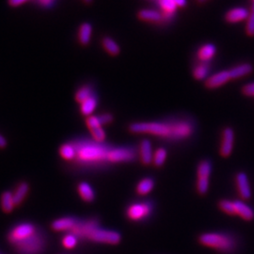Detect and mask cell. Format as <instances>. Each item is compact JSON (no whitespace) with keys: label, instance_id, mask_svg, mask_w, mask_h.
I'll list each match as a JSON object with an SVG mask.
<instances>
[{"label":"cell","instance_id":"1","mask_svg":"<svg viewBox=\"0 0 254 254\" xmlns=\"http://www.w3.org/2000/svg\"><path fill=\"white\" fill-rule=\"evenodd\" d=\"M75 148V158L73 162L85 169L102 168L110 164L109 154L111 146L104 142H92L89 140L72 142Z\"/></svg>","mask_w":254,"mask_h":254},{"label":"cell","instance_id":"2","mask_svg":"<svg viewBox=\"0 0 254 254\" xmlns=\"http://www.w3.org/2000/svg\"><path fill=\"white\" fill-rule=\"evenodd\" d=\"M129 130L135 134H148L172 140L173 121L169 122H148L134 123L130 125Z\"/></svg>","mask_w":254,"mask_h":254},{"label":"cell","instance_id":"3","mask_svg":"<svg viewBox=\"0 0 254 254\" xmlns=\"http://www.w3.org/2000/svg\"><path fill=\"white\" fill-rule=\"evenodd\" d=\"M201 245L215 249L223 254H230L236 250V241L233 236L221 233L203 234L199 237Z\"/></svg>","mask_w":254,"mask_h":254},{"label":"cell","instance_id":"4","mask_svg":"<svg viewBox=\"0 0 254 254\" xmlns=\"http://www.w3.org/2000/svg\"><path fill=\"white\" fill-rule=\"evenodd\" d=\"M46 238L44 235L37 230L36 233L27 240L23 241L18 245L15 246L18 253L21 254H41L46 247Z\"/></svg>","mask_w":254,"mask_h":254},{"label":"cell","instance_id":"5","mask_svg":"<svg viewBox=\"0 0 254 254\" xmlns=\"http://www.w3.org/2000/svg\"><path fill=\"white\" fill-rule=\"evenodd\" d=\"M88 240L94 243L117 245L122 240V236L118 232L98 227L91 233Z\"/></svg>","mask_w":254,"mask_h":254},{"label":"cell","instance_id":"6","mask_svg":"<svg viewBox=\"0 0 254 254\" xmlns=\"http://www.w3.org/2000/svg\"><path fill=\"white\" fill-rule=\"evenodd\" d=\"M154 205L151 201L136 202L128 206L127 210V218L132 221L144 220L152 214Z\"/></svg>","mask_w":254,"mask_h":254},{"label":"cell","instance_id":"7","mask_svg":"<svg viewBox=\"0 0 254 254\" xmlns=\"http://www.w3.org/2000/svg\"><path fill=\"white\" fill-rule=\"evenodd\" d=\"M36 232V227L33 224L21 223L9 232L8 239L9 243H11L12 245H18L23 241L27 240V238H29L30 236H33Z\"/></svg>","mask_w":254,"mask_h":254},{"label":"cell","instance_id":"8","mask_svg":"<svg viewBox=\"0 0 254 254\" xmlns=\"http://www.w3.org/2000/svg\"><path fill=\"white\" fill-rule=\"evenodd\" d=\"M137 152L138 151L133 147H112L109 154V162L114 164L135 161L137 157Z\"/></svg>","mask_w":254,"mask_h":254},{"label":"cell","instance_id":"9","mask_svg":"<svg viewBox=\"0 0 254 254\" xmlns=\"http://www.w3.org/2000/svg\"><path fill=\"white\" fill-rule=\"evenodd\" d=\"M235 144V132L234 129L231 127H226L223 129L222 132V139L219 149V154L223 157L230 156Z\"/></svg>","mask_w":254,"mask_h":254},{"label":"cell","instance_id":"10","mask_svg":"<svg viewBox=\"0 0 254 254\" xmlns=\"http://www.w3.org/2000/svg\"><path fill=\"white\" fill-rule=\"evenodd\" d=\"M230 80H231V76H230L229 70L220 71L218 73L213 74L212 76H210L208 79H206L205 87L210 90L217 89V88L225 85Z\"/></svg>","mask_w":254,"mask_h":254},{"label":"cell","instance_id":"11","mask_svg":"<svg viewBox=\"0 0 254 254\" xmlns=\"http://www.w3.org/2000/svg\"><path fill=\"white\" fill-rule=\"evenodd\" d=\"M236 187L238 193L242 199L249 200L252 197V189L250 186V181L245 173H239L236 175Z\"/></svg>","mask_w":254,"mask_h":254},{"label":"cell","instance_id":"12","mask_svg":"<svg viewBox=\"0 0 254 254\" xmlns=\"http://www.w3.org/2000/svg\"><path fill=\"white\" fill-rule=\"evenodd\" d=\"M78 218L73 217H65V218H59L53 221L51 224V228L56 232H71L76 223L78 222Z\"/></svg>","mask_w":254,"mask_h":254},{"label":"cell","instance_id":"13","mask_svg":"<svg viewBox=\"0 0 254 254\" xmlns=\"http://www.w3.org/2000/svg\"><path fill=\"white\" fill-rule=\"evenodd\" d=\"M137 17L141 21L160 24L164 23V15L162 11L156 9H141L137 12Z\"/></svg>","mask_w":254,"mask_h":254},{"label":"cell","instance_id":"14","mask_svg":"<svg viewBox=\"0 0 254 254\" xmlns=\"http://www.w3.org/2000/svg\"><path fill=\"white\" fill-rule=\"evenodd\" d=\"M249 16H250L249 9L243 7H238V8H234L228 10L225 14V20L229 24H236V23L247 20L249 18Z\"/></svg>","mask_w":254,"mask_h":254},{"label":"cell","instance_id":"15","mask_svg":"<svg viewBox=\"0 0 254 254\" xmlns=\"http://www.w3.org/2000/svg\"><path fill=\"white\" fill-rule=\"evenodd\" d=\"M138 151H139V157H140L141 163L145 166L153 163L154 153H153L152 143L149 139H143L141 141Z\"/></svg>","mask_w":254,"mask_h":254},{"label":"cell","instance_id":"16","mask_svg":"<svg viewBox=\"0 0 254 254\" xmlns=\"http://www.w3.org/2000/svg\"><path fill=\"white\" fill-rule=\"evenodd\" d=\"M217 53V47L213 44H205L200 46L197 52V58L200 63L209 64Z\"/></svg>","mask_w":254,"mask_h":254},{"label":"cell","instance_id":"17","mask_svg":"<svg viewBox=\"0 0 254 254\" xmlns=\"http://www.w3.org/2000/svg\"><path fill=\"white\" fill-rule=\"evenodd\" d=\"M253 71H254V66L252 64H242L230 69L229 73H230L231 80H232V79H238V78L246 76V75L253 73Z\"/></svg>","mask_w":254,"mask_h":254},{"label":"cell","instance_id":"18","mask_svg":"<svg viewBox=\"0 0 254 254\" xmlns=\"http://www.w3.org/2000/svg\"><path fill=\"white\" fill-rule=\"evenodd\" d=\"M235 206H236V215H238L241 218L247 221H251L254 218V210L250 207L245 202L241 200H236Z\"/></svg>","mask_w":254,"mask_h":254},{"label":"cell","instance_id":"19","mask_svg":"<svg viewBox=\"0 0 254 254\" xmlns=\"http://www.w3.org/2000/svg\"><path fill=\"white\" fill-rule=\"evenodd\" d=\"M97 105H98V97L96 96V94H92L90 98H88L87 100L82 102L80 104V112L82 115L86 116L87 118L91 116L94 110L97 108Z\"/></svg>","mask_w":254,"mask_h":254},{"label":"cell","instance_id":"20","mask_svg":"<svg viewBox=\"0 0 254 254\" xmlns=\"http://www.w3.org/2000/svg\"><path fill=\"white\" fill-rule=\"evenodd\" d=\"M77 192L81 197L82 200L86 202H91L95 199V192L92 190L91 186L86 182H82L78 184Z\"/></svg>","mask_w":254,"mask_h":254},{"label":"cell","instance_id":"21","mask_svg":"<svg viewBox=\"0 0 254 254\" xmlns=\"http://www.w3.org/2000/svg\"><path fill=\"white\" fill-rule=\"evenodd\" d=\"M92 26L90 23H83L78 30V41L82 46H88L91 42Z\"/></svg>","mask_w":254,"mask_h":254},{"label":"cell","instance_id":"22","mask_svg":"<svg viewBox=\"0 0 254 254\" xmlns=\"http://www.w3.org/2000/svg\"><path fill=\"white\" fill-rule=\"evenodd\" d=\"M102 45L107 53L111 56H118L121 52V47L111 37H104L102 39Z\"/></svg>","mask_w":254,"mask_h":254},{"label":"cell","instance_id":"23","mask_svg":"<svg viewBox=\"0 0 254 254\" xmlns=\"http://www.w3.org/2000/svg\"><path fill=\"white\" fill-rule=\"evenodd\" d=\"M154 188V181L152 178H144L138 182L136 185V193L141 196H145L153 190Z\"/></svg>","mask_w":254,"mask_h":254},{"label":"cell","instance_id":"24","mask_svg":"<svg viewBox=\"0 0 254 254\" xmlns=\"http://www.w3.org/2000/svg\"><path fill=\"white\" fill-rule=\"evenodd\" d=\"M15 206L14 200H13V195L11 192H5L3 193L2 197H1V207L2 210L5 213H10Z\"/></svg>","mask_w":254,"mask_h":254},{"label":"cell","instance_id":"25","mask_svg":"<svg viewBox=\"0 0 254 254\" xmlns=\"http://www.w3.org/2000/svg\"><path fill=\"white\" fill-rule=\"evenodd\" d=\"M60 154L67 161H73L75 158V148L72 142L65 143L60 148Z\"/></svg>","mask_w":254,"mask_h":254},{"label":"cell","instance_id":"26","mask_svg":"<svg viewBox=\"0 0 254 254\" xmlns=\"http://www.w3.org/2000/svg\"><path fill=\"white\" fill-rule=\"evenodd\" d=\"M92 94H94L92 87L90 85H85L77 90L75 95H74V99L77 103L81 104L82 102L90 98Z\"/></svg>","mask_w":254,"mask_h":254},{"label":"cell","instance_id":"27","mask_svg":"<svg viewBox=\"0 0 254 254\" xmlns=\"http://www.w3.org/2000/svg\"><path fill=\"white\" fill-rule=\"evenodd\" d=\"M209 71H210V66L208 64L200 63L194 68L193 76L197 80H203L208 75Z\"/></svg>","mask_w":254,"mask_h":254},{"label":"cell","instance_id":"28","mask_svg":"<svg viewBox=\"0 0 254 254\" xmlns=\"http://www.w3.org/2000/svg\"><path fill=\"white\" fill-rule=\"evenodd\" d=\"M27 192H28V185L27 183H21L17 187L15 192L12 194L15 205H18L23 201L27 194Z\"/></svg>","mask_w":254,"mask_h":254},{"label":"cell","instance_id":"29","mask_svg":"<svg viewBox=\"0 0 254 254\" xmlns=\"http://www.w3.org/2000/svg\"><path fill=\"white\" fill-rule=\"evenodd\" d=\"M211 172H212V164H211V162L209 160L200 161L199 166H198V170H197L198 177L209 178Z\"/></svg>","mask_w":254,"mask_h":254},{"label":"cell","instance_id":"30","mask_svg":"<svg viewBox=\"0 0 254 254\" xmlns=\"http://www.w3.org/2000/svg\"><path fill=\"white\" fill-rule=\"evenodd\" d=\"M218 207L221 211L226 213L230 216H236V206L235 202L229 200H221L218 202Z\"/></svg>","mask_w":254,"mask_h":254},{"label":"cell","instance_id":"31","mask_svg":"<svg viewBox=\"0 0 254 254\" xmlns=\"http://www.w3.org/2000/svg\"><path fill=\"white\" fill-rule=\"evenodd\" d=\"M167 158V150L165 148H158L154 154L153 163L155 167H161Z\"/></svg>","mask_w":254,"mask_h":254},{"label":"cell","instance_id":"32","mask_svg":"<svg viewBox=\"0 0 254 254\" xmlns=\"http://www.w3.org/2000/svg\"><path fill=\"white\" fill-rule=\"evenodd\" d=\"M77 242H78V238L72 233H68L62 239L63 246L67 250L73 249L75 246L77 245Z\"/></svg>","mask_w":254,"mask_h":254},{"label":"cell","instance_id":"33","mask_svg":"<svg viewBox=\"0 0 254 254\" xmlns=\"http://www.w3.org/2000/svg\"><path fill=\"white\" fill-rule=\"evenodd\" d=\"M90 131H91V136L93 137L94 141H96V142H104L105 141L107 135H106V132L103 129V127H97V128L91 129Z\"/></svg>","mask_w":254,"mask_h":254},{"label":"cell","instance_id":"34","mask_svg":"<svg viewBox=\"0 0 254 254\" xmlns=\"http://www.w3.org/2000/svg\"><path fill=\"white\" fill-rule=\"evenodd\" d=\"M246 32L249 36H254V3L252 5V11L250 12V16L247 19Z\"/></svg>","mask_w":254,"mask_h":254},{"label":"cell","instance_id":"35","mask_svg":"<svg viewBox=\"0 0 254 254\" xmlns=\"http://www.w3.org/2000/svg\"><path fill=\"white\" fill-rule=\"evenodd\" d=\"M209 189V178L198 177L197 181V190L200 195H204L207 193Z\"/></svg>","mask_w":254,"mask_h":254},{"label":"cell","instance_id":"36","mask_svg":"<svg viewBox=\"0 0 254 254\" xmlns=\"http://www.w3.org/2000/svg\"><path fill=\"white\" fill-rule=\"evenodd\" d=\"M86 125H87V127H88V128H89L90 130L94 129V128H97V127H103L100 115H98V116L91 115L90 117H88L87 120H86Z\"/></svg>","mask_w":254,"mask_h":254},{"label":"cell","instance_id":"37","mask_svg":"<svg viewBox=\"0 0 254 254\" xmlns=\"http://www.w3.org/2000/svg\"><path fill=\"white\" fill-rule=\"evenodd\" d=\"M242 93L246 96H254V82L245 85L242 88Z\"/></svg>","mask_w":254,"mask_h":254},{"label":"cell","instance_id":"38","mask_svg":"<svg viewBox=\"0 0 254 254\" xmlns=\"http://www.w3.org/2000/svg\"><path fill=\"white\" fill-rule=\"evenodd\" d=\"M26 1H28V0H9V4L12 7H17L19 5L25 3Z\"/></svg>","mask_w":254,"mask_h":254},{"label":"cell","instance_id":"39","mask_svg":"<svg viewBox=\"0 0 254 254\" xmlns=\"http://www.w3.org/2000/svg\"><path fill=\"white\" fill-rule=\"evenodd\" d=\"M6 145H7V141H6L5 137L2 135H0V148H5Z\"/></svg>","mask_w":254,"mask_h":254},{"label":"cell","instance_id":"40","mask_svg":"<svg viewBox=\"0 0 254 254\" xmlns=\"http://www.w3.org/2000/svg\"><path fill=\"white\" fill-rule=\"evenodd\" d=\"M40 2L44 5V6H51L54 2V0H40Z\"/></svg>","mask_w":254,"mask_h":254},{"label":"cell","instance_id":"41","mask_svg":"<svg viewBox=\"0 0 254 254\" xmlns=\"http://www.w3.org/2000/svg\"><path fill=\"white\" fill-rule=\"evenodd\" d=\"M199 4H202V3H205L206 1H208V0H196Z\"/></svg>","mask_w":254,"mask_h":254},{"label":"cell","instance_id":"42","mask_svg":"<svg viewBox=\"0 0 254 254\" xmlns=\"http://www.w3.org/2000/svg\"><path fill=\"white\" fill-rule=\"evenodd\" d=\"M86 4H90V3H91L92 2V0H83Z\"/></svg>","mask_w":254,"mask_h":254},{"label":"cell","instance_id":"43","mask_svg":"<svg viewBox=\"0 0 254 254\" xmlns=\"http://www.w3.org/2000/svg\"><path fill=\"white\" fill-rule=\"evenodd\" d=\"M253 1H254V0H253Z\"/></svg>","mask_w":254,"mask_h":254}]
</instances>
